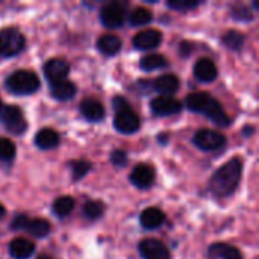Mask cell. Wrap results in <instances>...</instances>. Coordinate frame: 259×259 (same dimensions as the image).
Segmentation results:
<instances>
[{
    "mask_svg": "<svg viewBox=\"0 0 259 259\" xmlns=\"http://www.w3.org/2000/svg\"><path fill=\"white\" fill-rule=\"evenodd\" d=\"M243 173V162L240 158H232L226 164H223L209 179V190L217 197H228L231 196L241 179Z\"/></svg>",
    "mask_w": 259,
    "mask_h": 259,
    "instance_id": "cell-1",
    "label": "cell"
},
{
    "mask_svg": "<svg viewBox=\"0 0 259 259\" xmlns=\"http://www.w3.org/2000/svg\"><path fill=\"white\" fill-rule=\"evenodd\" d=\"M185 105L190 111L193 112H199L202 115H205L206 118H209L211 121H214L217 126H229L231 124V117L225 112L223 106L220 105V102L217 99H214L211 94L208 93H193L187 97Z\"/></svg>",
    "mask_w": 259,
    "mask_h": 259,
    "instance_id": "cell-2",
    "label": "cell"
},
{
    "mask_svg": "<svg viewBox=\"0 0 259 259\" xmlns=\"http://www.w3.org/2000/svg\"><path fill=\"white\" fill-rule=\"evenodd\" d=\"M112 108L115 111L114 117V127L121 132V134H134L140 129L141 121L137 112L131 108L126 99L123 97H115L112 100Z\"/></svg>",
    "mask_w": 259,
    "mask_h": 259,
    "instance_id": "cell-3",
    "label": "cell"
},
{
    "mask_svg": "<svg viewBox=\"0 0 259 259\" xmlns=\"http://www.w3.org/2000/svg\"><path fill=\"white\" fill-rule=\"evenodd\" d=\"M5 87L12 94L27 96L39 88V77L29 70H17L6 77Z\"/></svg>",
    "mask_w": 259,
    "mask_h": 259,
    "instance_id": "cell-4",
    "label": "cell"
},
{
    "mask_svg": "<svg viewBox=\"0 0 259 259\" xmlns=\"http://www.w3.org/2000/svg\"><path fill=\"white\" fill-rule=\"evenodd\" d=\"M26 39L23 33L15 27H6L0 32V56L12 58L23 52Z\"/></svg>",
    "mask_w": 259,
    "mask_h": 259,
    "instance_id": "cell-5",
    "label": "cell"
},
{
    "mask_svg": "<svg viewBox=\"0 0 259 259\" xmlns=\"http://www.w3.org/2000/svg\"><path fill=\"white\" fill-rule=\"evenodd\" d=\"M0 121L3 123L6 131L14 135H23L27 129L23 111L14 105H8L0 109Z\"/></svg>",
    "mask_w": 259,
    "mask_h": 259,
    "instance_id": "cell-6",
    "label": "cell"
},
{
    "mask_svg": "<svg viewBox=\"0 0 259 259\" xmlns=\"http://www.w3.org/2000/svg\"><path fill=\"white\" fill-rule=\"evenodd\" d=\"M194 144L202 150H219L226 144V137L217 131L211 129H200L194 134L193 138Z\"/></svg>",
    "mask_w": 259,
    "mask_h": 259,
    "instance_id": "cell-7",
    "label": "cell"
},
{
    "mask_svg": "<svg viewBox=\"0 0 259 259\" xmlns=\"http://www.w3.org/2000/svg\"><path fill=\"white\" fill-rule=\"evenodd\" d=\"M124 17H126V9L124 5L120 2L106 3L100 9V21L106 27H120L124 23Z\"/></svg>",
    "mask_w": 259,
    "mask_h": 259,
    "instance_id": "cell-8",
    "label": "cell"
},
{
    "mask_svg": "<svg viewBox=\"0 0 259 259\" xmlns=\"http://www.w3.org/2000/svg\"><path fill=\"white\" fill-rule=\"evenodd\" d=\"M68 73H70V64L62 58H53L44 64V76L50 83L65 80Z\"/></svg>",
    "mask_w": 259,
    "mask_h": 259,
    "instance_id": "cell-9",
    "label": "cell"
},
{
    "mask_svg": "<svg viewBox=\"0 0 259 259\" xmlns=\"http://www.w3.org/2000/svg\"><path fill=\"white\" fill-rule=\"evenodd\" d=\"M150 109L155 115L159 117H168V115H175L178 112H181L182 109V103L179 100H176L175 97H168V96H159L155 97L150 102Z\"/></svg>",
    "mask_w": 259,
    "mask_h": 259,
    "instance_id": "cell-10",
    "label": "cell"
},
{
    "mask_svg": "<svg viewBox=\"0 0 259 259\" xmlns=\"http://www.w3.org/2000/svg\"><path fill=\"white\" fill-rule=\"evenodd\" d=\"M138 250L144 259H170V252L167 246L155 238L143 240L138 246Z\"/></svg>",
    "mask_w": 259,
    "mask_h": 259,
    "instance_id": "cell-11",
    "label": "cell"
},
{
    "mask_svg": "<svg viewBox=\"0 0 259 259\" xmlns=\"http://www.w3.org/2000/svg\"><path fill=\"white\" fill-rule=\"evenodd\" d=\"M129 179L140 190L150 188L153 185V181H155V170L147 164H138L134 167Z\"/></svg>",
    "mask_w": 259,
    "mask_h": 259,
    "instance_id": "cell-12",
    "label": "cell"
},
{
    "mask_svg": "<svg viewBox=\"0 0 259 259\" xmlns=\"http://www.w3.org/2000/svg\"><path fill=\"white\" fill-rule=\"evenodd\" d=\"M162 41V33L156 29H146L138 32L134 36V47L138 50H150L156 49Z\"/></svg>",
    "mask_w": 259,
    "mask_h": 259,
    "instance_id": "cell-13",
    "label": "cell"
},
{
    "mask_svg": "<svg viewBox=\"0 0 259 259\" xmlns=\"http://www.w3.org/2000/svg\"><path fill=\"white\" fill-rule=\"evenodd\" d=\"M217 74H219V70L215 64L208 58L199 59L194 65V76L200 82H212L217 77Z\"/></svg>",
    "mask_w": 259,
    "mask_h": 259,
    "instance_id": "cell-14",
    "label": "cell"
},
{
    "mask_svg": "<svg viewBox=\"0 0 259 259\" xmlns=\"http://www.w3.org/2000/svg\"><path fill=\"white\" fill-rule=\"evenodd\" d=\"M80 112L88 121H100L105 118V108L96 99H85L80 103Z\"/></svg>",
    "mask_w": 259,
    "mask_h": 259,
    "instance_id": "cell-15",
    "label": "cell"
},
{
    "mask_svg": "<svg viewBox=\"0 0 259 259\" xmlns=\"http://www.w3.org/2000/svg\"><path fill=\"white\" fill-rule=\"evenodd\" d=\"M179 77L175 74H162L153 82V88L161 94V96H171L179 90Z\"/></svg>",
    "mask_w": 259,
    "mask_h": 259,
    "instance_id": "cell-16",
    "label": "cell"
},
{
    "mask_svg": "<svg viewBox=\"0 0 259 259\" xmlns=\"http://www.w3.org/2000/svg\"><path fill=\"white\" fill-rule=\"evenodd\" d=\"M35 252V244L26 238H15L9 244V253L14 259L30 258Z\"/></svg>",
    "mask_w": 259,
    "mask_h": 259,
    "instance_id": "cell-17",
    "label": "cell"
},
{
    "mask_svg": "<svg viewBox=\"0 0 259 259\" xmlns=\"http://www.w3.org/2000/svg\"><path fill=\"white\" fill-rule=\"evenodd\" d=\"M140 222H141V226L144 229H156L159 226L164 225L165 222V214L158 209V208H147L141 212V217H140Z\"/></svg>",
    "mask_w": 259,
    "mask_h": 259,
    "instance_id": "cell-18",
    "label": "cell"
},
{
    "mask_svg": "<svg viewBox=\"0 0 259 259\" xmlns=\"http://www.w3.org/2000/svg\"><path fill=\"white\" fill-rule=\"evenodd\" d=\"M35 144L36 147L42 149V150H49L53 149L59 144V134L50 127H44L41 131L36 132L35 135Z\"/></svg>",
    "mask_w": 259,
    "mask_h": 259,
    "instance_id": "cell-19",
    "label": "cell"
},
{
    "mask_svg": "<svg viewBox=\"0 0 259 259\" xmlns=\"http://www.w3.org/2000/svg\"><path fill=\"white\" fill-rule=\"evenodd\" d=\"M97 49L100 53L106 55V56H112V55H117L121 49V39L115 35H111V33H106V35H102L99 39H97Z\"/></svg>",
    "mask_w": 259,
    "mask_h": 259,
    "instance_id": "cell-20",
    "label": "cell"
},
{
    "mask_svg": "<svg viewBox=\"0 0 259 259\" xmlns=\"http://www.w3.org/2000/svg\"><path fill=\"white\" fill-rule=\"evenodd\" d=\"M50 94L56 100H70L76 94V85L67 79L61 80V82L50 83Z\"/></svg>",
    "mask_w": 259,
    "mask_h": 259,
    "instance_id": "cell-21",
    "label": "cell"
},
{
    "mask_svg": "<svg viewBox=\"0 0 259 259\" xmlns=\"http://www.w3.org/2000/svg\"><path fill=\"white\" fill-rule=\"evenodd\" d=\"M208 255L211 258H219V259H243L241 252L229 244L225 243H215L208 249Z\"/></svg>",
    "mask_w": 259,
    "mask_h": 259,
    "instance_id": "cell-22",
    "label": "cell"
},
{
    "mask_svg": "<svg viewBox=\"0 0 259 259\" xmlns=\"http://www.w3.org/2000/svg\"><path fill=\"white\" fill-rule=\"evenodd\" d=\"M24 231L29 232L32 237L44 238L50 234V223L44 219H29Z\"/></svg>",
    "mask_w": 259,
    "mask_h": 259,
    "instance_id": "cell-23",
    "label": "cell"
},
{
    "mask_svg": "<svg viewBox=\"0 0 259 259\" xmlns=\"http://www.w3.org/2000/svg\"><path fill=\"white\" fill-rule=\"evenodd\" d=\"M167 59L165 56L159 55V53H150L147 56H143L141 61H140V67L144 70V71H153V70H159V68H164L167 67Z\"/></svg>",
    "mask_w": 259,
    "mask_h": 259,
    "instance_id": "cell-24",
    "label": "cell"
},
{
    "mask_svg": "<svg viewBox=\"0 0 259 259\" xmlns=\"http://www.w3.org/2000/svg\"><path fill=\"white\" fill-rule=\"evenodd\" d=\"M76 206V202L73 197L70 196H64V197H59L53 202L52 205V209L55 212V215L58 217H67Z\"/></svg>",
    "mask_w": 259,
    "mask_h": 259,
    "instance_id": "cell-25",
    "label": "cell"
},
{
    "mask_svg": "<svg viewBox=\"0 0 259 259\" xmlns=\"http://www.w3.org/2000/svg\"><path fill=\"white\" fill-rule=\"evenodd\" d=\"M222 42L229 49V50H241L244 46V36L238 30H228L222 36Z\"/></svg>",
    "mask_w": 259,
    "mask_h": 259,
    "instance_id": "cell-26",
    "label": "cell"
},
{
    "mask_svg": "<svg viewBox=\"0 0 259 259\" xmlns=\"http://www.w3.org/2000/svg\"><path fill=\"white\" fill-rule=\"evenodd\" d=\"M152 20H153V14L146 8H137L129 15L131 26H144V24H149Z\"/></svg>",
    "mask_w": 259,
    "mask_h": 259,
    "instance_id": "cell-27",
    "label": "cell"
},
{
    "mask_svg": "<svg viewBox=\"0 0 259 259\" xmlns=\"http://www.w3.org/2000/svg\"><path fill=\"white\" fill-rule=\"evenodd\" d=\"M105 212V205L99 200H90L83 205V215L88 220H97Z\"/></svg>",
    "mask_w": 259,
    "mask_h": 259,
    "instance_id": "cell-28",
    "label": "cell"
},
{
    "mask_svg": "<svg viewBox=\"0 0 259 259\" xmlns=\"http://www.w3.org/2000/svg\"><path fill=\"white\" fill-rule=\"evenodd\" d=\"M91 170V164L88 161H76L71 164V178L74 182L80 181L82 178H85Z\"/></svg>",
    "mask_w": 259,
    "mask_h": 259,
    "instance_id": "cell-29",
    "label": "cell"
},
{
    "mask_svg": "<svg viewBox=\"0 0 259 259\" xmlns=\"http://www.w3.org/2000/svg\"><path fill=\"white\" fill-rule=\"evenodd\" d=\"M15 156V146L8 138H0V161H11Z\"/></svg>",
    "mask_w": 259,
    "mask_h": 259,
    "instance_id": "cell-30",
    "label": "cell"
},
{
    "mask_svg": "<svg viewBox=\"0 0 259 259\" xmlns=\"http://www.w3.org/2000/svg\"><path fill=\"white\" fill-rule=\"evenodd\" d=\"M202 2L200 0H170L167 2V6L170 9H176V11H190V9H194L200 5Z\"/></svg>",
    "mask_w": 259,
    "mask_h": 259,
    "instance_id": "cell-31",
    "label": "cell"
},
{
    "mask_svg": "<svg viewBox=\"0 0 259 259\" xmlns=\"http://www.w3.org/2000/svg\"><path fill=\"white\" fill-rule=\"evenodd\" d=\"M231 15L235 20H240V21H250V20H253L252 11L247 6H244V5H235V6H232Z\"/></svg>",
    "mask_w": 259,
    "mask_h": 259,
    "instance_id": "cell-32",
    "label": "cell"
},
{
    "mask_svg": "<svg viewBox=\"0 0 259 259\" xmlns=\"http://www.w3.org/2000/svg\"><path fill=\"white\" fill-rule=\"evenodd\" d=\"M111 162L115 167H118V168L126 167V164H127V155H126V152L124 150H114L111 153Z\"/></svg>",
    "mask_w": 259,
    "mask_h": 259,
    "instance_id": "cell-33",
    "label": "cell"
},
{
    "mask_svg": "<svg viewBox=\"0 0 259 259\" xmlns=\"http://www.w3.org/2000/svg\"><path fill=\"white\" fill-rule=\"evenodd\" d=\"M27 220H29V217H27V215H24V214H18V215H15V217H14V220H12V223H11V229H12V231H24Z\"/></svg>",
    "mask_w": 259,
    "mask_h": 259,
    "instance_id": "cell-34",
    "label": "cell"
},
{
    "mask_svg": "<svg viewBox=\"0 0 259 259\" xmlns=\"http://www.w3.org/2000/svg\"><path fill=\"white\" fill-rule=\"evenodd\" d=\"M193 47H194V46H193L190 41H182L181 46H179V52H181L182 56H190V55L193 53V50H194Z\"/></svg>",
    "mask_w": 259,
    "mask_h": 259,
    "instance_id": "cell-35",
    "label": "cell"
},
{
    "mask_svg": "<svg viewBox=\"0 0 259 259\" xmlns=\"http://www.w3.org/2000/svg\"><path fill=\"white\" fill-rule=\"evenodd\" d=\"M167 138H168L167 134H164V135H159V137H158V141L162 143V144H165V143H167Z\"/></svg>",
    "mask_w": 259,
    "mask_h": 259,
    "instance_id": "cell-36",
    "label": "cell"
},
{
    "mask_svg": "<svg viewBox=\"0 0 259 259\" xmlns=\"http://www.w3.org/2000/svg\"><path fill=\"white\" fill-rule=\"evenodd\" d=\"M5 214H6V209H5V206L0 203V217H3Z\"/></svg>",
    "mask_w": 259,
    "mask_h": 259,
    "instance_id": "cell-37",
    "label": "cell"
},
{
    "mask_svg": "<svg viewBox=\"0 0 259 259\" xmlns=\"http://www.w3.org/2000/svg\"><path fill=\"white\" fill-rule=\"evenodd\" d=\"M38 259H53V258H52V256H49V255H41Z\"/></svg>",
    "mask_w": 259,
    "mask_h": 259,
    "instance_id": "cell-38",
    "label": "cell"
},
{
    "mask_svg": "<svg viewBox=\"0 0 259 259\" xmlns=\"http://www.w3.org/2000/svg\"><path fill=\"white\" fill-rule=\"evenodd\" d=\"M2 108H3V106H2V100H0V109H2Z\"/></svg>",
    "mask_w": 259,
    "mask_h": 259,
    "instance_id": "cell-39",
    "label": "cell"
},
{
    "mask_svg": "<svg viewBox=\"0 0 259 259\" xmlns=\"http://www.w3.org/2000/svg\"><path fill=\"white\" fill-rule=\"evenodd\" d=\"M0 59H2V56H0Z\"/></svg>",
    "mask_w": 259,
    "mask_h": 259,
    "instance_id": "cell-40",
    "label": "cell"
}]
</instances>
